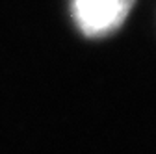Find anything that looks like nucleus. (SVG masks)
Segmentation results:
<instances>
[{
	"label": "nucleus",
	"instance_id": "1",
	"mask_svg": "<svg viewBox=\"0 0 156 154\" xmlns=\"http://www.w3.org/2000/svg\"><path fill=\"white\" fill-rule=\"evenodd\" d=\"M136 0H73L71 11L84 35L104 37L119 28Z\"/></svg>",
	"mask_w": 156,
	"mask_h": 154
}]
</instances>
